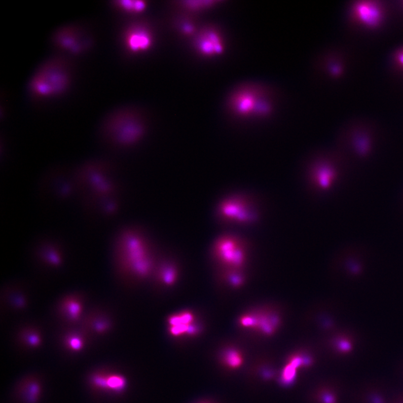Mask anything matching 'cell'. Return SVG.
Wrapping results in <instances>:
<instances>
[{"label": "cell", "instance_id": "cell-1", "mask_svg": "<svg viewBox=\"0 0 403 403\" xmlns=\"http://www.w3.org/2000/svg\"><path fill=\"white\" fill-rule=\"evenodd\" d=\"M382 141L381 133L373 125L356 121L341 133L337 151L349 165H362L375 157Z\"/></svg>", "mask_w": 403, "mask_h": 403}, {"label": "cell", "instance_id": "cell-2", "mask_svg": "<svg viewBox=\"0 0 403 403\" xmlns=\"http://www.w3.org/2000/svg\"><path fill=\"white\" fill-rule=\"evenodd\" d=\"M71 81L67 61L62 57H53L36 69L29 81L28 90L36 99L55 98L66 92Z\"/></svg>", "mask_w": 403, "mask_h": 403}, {"label": "cell", "instance_id": "cell-3", "mask_svg": "<svg viewBox=\"0 0 403 403\" xmlns=\"http://www.w3.org/2000/svg\"><path fill=\"white\" fill-rule=\"evenodd\" d=\"M144 130L137 115L132 111L121 109L112 112L102 121L99 136L101 142L107 147L124 149L139 141Z\"/></svg>", "mask_w": 403, "mask_h": 403}, {"label": "cell", "instance_id": "cell-4", "mask_svg": "<svg viewBox=\"0 0 403 403\" xmlns=\"http://www.w3.org/2000/svg\"><path fill=\"white\" fill-rule=\"evenodd\" d=\"M118 265L123 273L146 278L153 268V258L142 236L132 230L123 231L117 241Z\"/></svg>", "mask_w": 403, "mask_h": 403}, {"label": "cell", "instance_id": "cell-5", "mask_svg": "<svg viewBox=\"0 0 403 403\" xmlns=\"http://www.w3.org/2000/svg\"><path fill=\"white\" fill-rule=\"evenodd\" d=\"M108 169L100 163H90L81 169L75 176V186L80 188L85 197L93 205L101 208L109 206V197L114 192V185L109 179Z\"/></svg>", "mask_w": 403, "mask_h": 403}, {"label": "cell", "instance_id": "cell-6", "mask_svg": "<svg viewBox=\"0 0 403 403\" xmlns=\"http://www.w3.org/2000/svg\"><path fill=\"white\" fill-rule=\"evenodd\" d=\"M283 314L275 306L265 305L247 310L239 317L241 328L263 336L275 335L282 324Z\"/></svg>", "mask_w": 403, "mask_h": 403}, {"label": "cell", "instance_id": "cell-7", "mask_svg": "<svg viewBox=\"0 0 403 403\" xmlns=\"http://www.w3.org/2000/svg\"><path fill=\"white\" fill-rule=\"evenodd\" d=\"M215 259L224 270H244L249 261V249L237 236L225 235L219 237L213 246Z\"/></svg>", "mask_w": 403, "mask_h": 403}, {"label": "cell", "instance_id": "cell-8", "mask_svg": "<svg viewBox=\"0 0 403 403\" xmlns=\"http://www.w3.org/2000/svg\"><path fill=\"white\" fill-rule=\"evenodd\" d=\"M52 42L59 50L78 55L88 49L90 40L77 25H67L59 28L52 36Z\"/></svg>", "mask_w": 403, "mask_h": 403}, {"label": "cell", "instance_id": "cell-9", "mask_svg": "<svg viewBox=\"0 0 403 403\" xmlns=\"http://www.w3.org/2000/svg\"><path fill=\"white\" fill-rule=\"evenodd\" d=\"M218 214L225 221L246 224L255 219V214L251 211L243 199L234 197L224 201L218 208Z\"/></svg>", "mask_w": 403, "mask_h": 403}, {"label": "cell", "instance_id": "cell-10", "mask_svg": "<svg viewBox=\"0 0 403 403\" xmlns=\"http://www.w3.org/2000/svg\"><path fill=\"white\" fill-rule=\"evenodd\" d=\"M233 110L241 116H246L257 112L265 114L269 111L266 102L259 100L254 93L250 91H241L235 94L231 101Z\"/></svg>", "mask_w": 403, "mask_h": 403}, {"label": "cell", "instance_id": "cell-11", "mask_svg": "<svg viewBox=\"0 0 403 403\" xmlns=\"http://www.w3.org/2000/svg\"><path fill=\"white\" fill-rule=\"evenodd\" d=\"M196 46L198 51L205 56L219 55L224 50L221 35L218 31L211 28L203 29L198 34Z\"/></svg>", "mask_w": 403, "mask_h": 403}, {"label": "cell", "instance_id": "cell-12", "mask_svg": "<svg viewBox=\"0 0 403 403\" xmlns=\"http://www.w3.org/2000/svg\"><path fill=\"white\" fill-rule=\"evenodd\" d=\"M195 315L190 311H184L170 316L168 323L171 335L178 337L197 334L200 327L195 324Z\"/></svg>", "mask_w": 403, "mask_h": 403}, {"label": "cell", "instance_id": "cell-13", "mask_svg": "<svg viewBox=\"0 0 403 403\" xmlns=\"http://www.w3.org/2000/svg\"><path fill=\"white\" fill-rule=\"evenodd\" d=\"M125 43L129 51L137 53L149 49L153 44V37L147 29L135 26L126 31Z\"/></svg>", "mask_w": 403, "mask_h": 403}, {"label": "cell", "instance_id": "cell-14", "mask_svg": "<svg viewBox=\"0 0 403 403\" xmlns=\"http://www.w3.org/2000/svg\"><path fill=\"white\" fill-rule=\"evenodd\" d=\"M353 11L359 22L369 27L377 26L383 17L382 10L374 2H358L354 5Z\"/></svg>", "mask_w": 403, "mask_h": 403}, {"label": "cell", "instance_id": "cell-15", "mask_svg": "<svg viewBox=\"0 0 403 403\" xmlns=\"http://www.w3.org/2000/svg\"><path fill=\"white\" fill-rule=\"evenodd\" d=\"M83 305V300L80 296H67L59 305V313L68 322H77L82 318Z\"/></svg>", "mask_w": 403, "mask_h": 403}, {"label": "cell", "instance_id": "cell-16", "mask_svg": "<svg viewBox=\"0 0 403 403\" xmlns=\"http://www.w3.org/2000/svg\"><path fill=\"white\" fill-rule=\"evenodd\" d=\"M357 403H390L384 388L376 383L364 385L354 395Z\"/></svg>", "mask_w": 403, "mask_h": 403}, {"label": "cell", "instance_id": "cell-17", "mask_svg": "<svg viewBox=\"0 0 403 403\" xmlns=\"http://www.w3.org/2000/svg\"><path fill=\"white\" fill-rule=\"evenodd\" d=\"M332 345L335 351L340 355L349 356L355 351L356 338L350 333H341L333 338Z\"/></svg>", "mask_w": 403, "mask_h": 403}, {"label": "cell", "instance_id": "cell-18", "mask_svg": "<svg viewBox=\"0 0 403 403\" xmlns=\"http://www.w3.org/2000/svg\"><path fill=\"white\" fill-rule=\"evenodd\" d=\"M223 277L229 287L235 289L244 287L248 280L244 270H224Z\"/></svg>", "mask_w": 403, "mask_h": 403}, {"label": "cell", "instance_id": "cell-19", "mask_svg": "<svg viewBox=\"0 0 403 403\" xmlns=\"http://www.w3.org/2000/svg\"><path fill=\"white\" fill-rule=\"evenodd\" d=\"M113 4L123 12L135 14L143 12L147 7L146 3L138 0H120L114 2Z\"/></svg>", "mask_w": 403, "mask_h": 403}, {"label": "cell", "instance_id": "cell-20", "mask_svg": "<svg viewBox=\"0 0 403 403\" xmlns=\"http://www.w3.org/2000/svg\"><path fill=\"white\" fill-rule=\"evenodd\" d=\"M41 251L42 260L47 265L52 267H58L61 264L62 256L57 248L52 245L46 246Z\"/></svg>", "mask_w": 403, "mask_h": 403}, {"label": "cell", "instance_id": "cell-21", "mask_svg": "<svg viewBox=\"0 0 403 403\" xmlns=\"http://www.w3.org/2000/svg\"><path fill=\"white\" fill-rule=\"evenodd\" d=\"M178 271L174 265L168 264L161 268L160 277L161 282L166 286L174 285L178 278Z\"/></svg>", "mask_w": 403, "mask_h": 403}, {"label": "cell", "instance_id": "cell-22", "mask_svg": "<svg viewBox=\"0 0 403 403\" xmlns=\"http://www.w3.org/2000/svg\"><path fill=\"white\" fill-rule=\"evenodd\" d=\"M88 318L91 327L96 332L103 333L109 328V321L106 317L101 313H93L90 314Z\"/></svg>", "mask_w": 403, "mask_h": 403}, {"label": "cell", "instance_id": "cell-23", "mask_svg": "<svg viewBox=\"0 0 403 403\" xmlns=\"http://www.w3.org/2000/svg\"><path fill=\"white\" fill-rule=\"evenodd\" d=\"M224 362L229 368L236 369L241 367L243 362V358L240 352L236 349H229L224 355Z\"/></svg>", "mask_w": 403, "mask_h": 403}, {"label": "cell", "instance_id": "cell-24", "mask_svg": "<svg viewBox=\"0 0 403 403\" xmlns=\"http://www.w3.org/2000/svg\"><path fill=\"white\" fill-rule=\"evenodd\" d=\"M125 385V379L120 376L114 375L106 378V389L119 391L124 388Z\"/></svg>", "mask_w": 403, "mask_h": 403}, {"label": "cell", "instance_id": "cell-25", "mask_svg": "<svg viewBox=\"0 0 403 403\" xmlns=\"http://www.w3.org/2000/svg\"><path fill=\"white\" fill-rule=\"evenodd\" d=\"M298 367L295 364L289 362L286 367L284 369L282 375V381L283 384L288 385L291 384L295 379L297 375V369Z\"/></svg>", "mask_w": 403, "mask_h": 403}, {"label": "cell", "instance_id": "cell-26", "mask_svg": "<svg viewBox=\"0 0 403 403\" xmlns=\"http://www.w3.org/2000/svg\"><path fill=\"white\" fill-rule=\"evenodd\" d=\"M182 6L187 9L191 10H198L206 9L212 6L214 2L210 1H194V2H182Z\"/></svg>", "mask_w": 403, "mask_h": 403}, {"label": "cell", "instance_id": "cell-27", "mask_svg": "<svg viewBox=\"0 0 403 403\" xmlns=\"http://www.w3.org/2000/svg\"><path fill=\"white\" fill-rule=\"evenodd\" d=\"M40 390V386L36 383L31 384L28 388V394L27 398L29 402L33 403L35 402L38 395Z\"/></svg>", "mask_w": 403, "mask_h": 403}, {"label": "cell", "instance_id": "cell-28", "mask_svg": "<svg viewBox=\"0 0 403 403\" xmlns=\"http://www.w3.org/2000/svg\"><path fill=\"white\" fill-rule=\"evenodd\" d=\"M67 343L74 350H79L83 346L82 338L76 335H72L69 337Z\"/></svg>", "mask_w": 403, "mask_h": 403}, {"label": "cell", "instance_id": "cell-29", "mask_svg": "<svg viewBox=\"0 0 403 403\" xmlns=\"http://www.w3.org/2000/svg\"><path fill=\"white\" fill-rule=\"evenodd\" d=\"M322 403H337L338 396L335 391L327 390L322 395Z\"/></svg>", "mask_w": 403, "mask_h": 403}, {"label": "cell", "instance_id": "cell-30", "mask_svg": "<svg viewBox=\"0 0 403 403\" xmlns=\"http://www.w3.org/2000/svg\"><path fill=\"white\" fill-rule=\"evenodd\" d=\"M25 340L28 342L30 346H36L40 345V337L35 332H29L25 335Z\"/></svg>", "mask_w": 403, "mask_h": 403}, {"label": "cell", "instance_id": "cell-31", "mask_svg": "<svg viewBox=\"0 0 403 403\" xmlns=\"http://www.w3.org/2000/svg\"><path fill=\"white\" fill-rule=\"evenodd\" d=\"M181 30L186 34H191L195 31V27L190 23L186 22L182 25L181 27Z\"/></svg>", "mask_w": 403, "mask_h": 403}, {"label": "cell", "instance_id": "cell-32", "mask_svg": "<svg viewBox=\"0 0 403 403\" xmlns=\"http://www.w3.org/2000/svg\"><path fill=\"white\" fill-rule=\"evenodd\" d=\"M395 60L397 63L403 68V50L396 53Z\"/></svg>", "mask_w": 403, "mask_h": 403}, {"label": "cell", "instance_id": "cell-33", "mask_svg": "<svg viewBox=\"0 0 403 403\" xmlns=\"http://www.w3.org/2000/svg\"><path fill=\"white\" fill-rule=\"evenodd\" d=\"M390 403H403V393L395 395L390 400Z\"/></svg>", "mask_w": 403, "mask_h": 403}, {"label": "cell", "instance_id": "cell-34", "mask_svg": "<svg viewBox=\"0 0 403 403\" xmlns=\"http://www.w3.org/2000/svg\"><path fill=\"white\" fill-rule=\"evenodd\" d=\"M401 202H402V205H403V190H402V192L401 193Z\"/></svg>", "mask_w": 403, "mask_h": 403}]
</instances>
